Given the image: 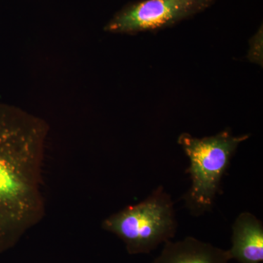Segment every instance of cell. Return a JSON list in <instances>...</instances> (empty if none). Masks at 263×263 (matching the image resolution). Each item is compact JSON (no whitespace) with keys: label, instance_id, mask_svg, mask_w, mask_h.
<instances>
[{"label":"cell","instance_id":"1","mask_svg":"<svg viewBox=\"0 0 263 263\" xmlns=\"http://www.w3.org/2000/svg\"><path fill=\"white\" fill-rule=\"evenodd\" d=\"M49 130L42 118L0 103V253L46 215L43 166Z\"/></svg>","mask_w":263,"mask_h":263},{"label":"cell","instance_id":"2","mask_svg":"<svg viewBox=\"0 0 263 263\" xmlns=\"http://www.w3.org/2000/svg\"><path fill=\"white\" fill-rule=\"evenodd\" d=\"M249 138V135L235 136L229 129L202 138L186 133L180 135L178 143L190 160L186 173L192 180L191 187L183 200L193 214L201 215L212 209L232 157Z\"/></svg>","mask_w":263,"mask_h":263},{"label":"cell","instance_id":"3","mask_svg":"<svg viewBox=\"0 0 263 263\" xmlns=\"http://www.w3.org/2000/svg\"><path fill=\"white\" fill-rule=\"evenodd\" d=\"M101 227L122 240L129 254L150 253L176 234L174 202L160 186L143 201L105 218Z\"/></svg>","mask_w":263,"mask_h":263},{"label":"cell","instance_id":"4","mask_svg":"<svg viewBox=\"0 0 263 263\" xmlns=\"http://www.w3.org/2000/svg\"><path fill=\"white\" fill-rule=\"evenodd\" d=\"M215 0H139L124 5L108 21L104 30L113 34L155 32L205 11Z\"/></svg>","mask_w":263,"mask_h":263},{"label":"cell","instance_id":"5","mask_svg":"<svg viewBox=\"0 0 263 263\" xmlns=\"http://www.w3.org/2000/svg\"><path fill=\"white\" fill-rule=\"evenodd\" d=\"M230 259L240 263H262L263 261V224L249 212L238 216L232 227Z\"/></svg>","mask_w":263,"mask_h":263},{"label":"cell","instance_id":"6","mask_svg":"<svg viewBox=\"0 0 263 263\" xmlns=\"http://www.w3.org/2000/svg\"><path fill=\"white\" fill-rule=\"evenodd\" d=\"M228 250H223L194 237L164 243L162 252L153 263H228Z\"/></svg>","mask_w":263,"mask_h":263},{"label":"cell","instance_id":"7","mask_svg":"<svg viewBox=\"0 0 263 263\" xmlns=\"http://www.w3.org/2000/svg\"><path fill=\"white\" fill-rule=\"evenodd\" d=\"M247 58L251 63L262 67L263 64V28L262 24L254 33L249 41Z\"/></svg>","mask_w":263,"mask_h":263}]
</instances>
